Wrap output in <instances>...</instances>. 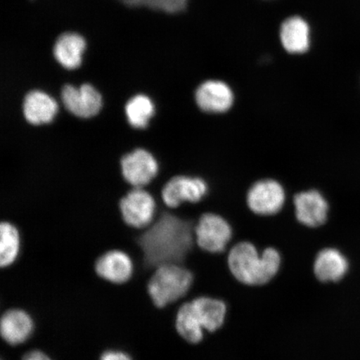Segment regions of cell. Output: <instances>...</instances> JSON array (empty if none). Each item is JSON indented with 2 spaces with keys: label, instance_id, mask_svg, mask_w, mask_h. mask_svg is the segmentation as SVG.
Listing matches in <instances>:
<instances>
[{
  "label": "cell",
  "instance_id": "1",
  "mask_svg": "<svg viewBox=\"0 0 360 360\" xmlns=\"http://www.w3.org/2000/svg\"><path fill=\"white\" fill-rule=\"evenodd\" d=\"M197 221L174 210L162 211L136 240L146 266L156 269L163 264H186L197 247Z\"/></svg>",
  "mask_w": 360,
  "mask_h": 360
},
{
  "label": "cell",
  "instance_id": "2",
  "mask_svg": "<svg viewBox=\"0 0 360 360\" xmlns=\"http://www.w3.org/2000/svg\"><path fill=\"white\" fill-rule=\"evenodd\" d=\"M229 271L243 285H266L280 273L283 258L276 248L269 246L259 251L250 241H240L231 247L227 253Z\"/></svg>",
  "mask_w": 360,
  "mask_h": 360
},
{
  "label": "cell",
  "instance_id": "3",
  "mask_svg": "<svg viewBox=\"0 0 360 360\" xmlns=\"http://www.w3.org/2000/svg\"><path fill=\"white\" fill-rule=\"evenodd\" d=\"M195 276L184 264H168L155 269L148 292L158 308H164L183 298L190 290Z\"/></svg>",
  "mask_w": 360,
  "mask_h": 360
},
{
  "label": "cell",
  "instance_id": "4",
  "mask_svg": "<svg viewBox=\"0 0 360 360\" xmlns=\"http://www.w3.org/2000/svg\"><path fill=\"white\" fill-rule=\"evenodd\" d=\"M196 245L213 255L228 253L232 246L233 229L226 219L217 213L202 214L195 224Z\"/></svg>",
  "mask_w": 360,
  "mask_h": 360
},
{
  "label": "cell",
  "instance_id": "5",
  "mask_svg": "<svg viewBox=\"0 0 360 360\" xmlns=\"http://www.w3.org/2000/svg\"><path fill=\"white\" fill-rule=\"evenodd\" d=\"M209 193L205 179L187 174L169 178L161 188V200L169 210H176L184 204H199Z\"/></svg>",
  "mask_w": 360,
  "mask_h": 360
},
{
  "label": "cell",
  "instance_id": "6",
  "mask_svg": "<svg viewBox=\"0 0 360 360\" xmlns=\"http://www.w3.org/2000/svg\"><path fill=\"white\" fill-rule=\"evenodd\" d=\"M287 193L283 184L274 179H262L252 184L246 196L252 213L262 217L280 214L285 207Z\"/></svg>",
  "mask_w": 360,
  "mask_h": 360
},
{
  "label": "cell",
  "instance_id": "7",
  "mask_svg": "<svg viewBox=\"0 0 360 360\" xmlns=\"http://www.w3.org/2000/svg\"><path fill=\"white\" fill-rule=\"evenodd\" d=\"M60 98L65 110L79 119H91L100 114L103 103L100 90L91 84L79 86L66 84L60 89Z\"/></svg>",
  "mask_w": 360,
  "mask_h": 360
},
{
  "label": "cell",
  "instance_id": "8",
  "mask_svg": "<svg viewBox=\"0 0 360 360\" xmlns=\"http://www.w3.org/2000/svg\"><path fill=\"white\" fill-rule=\"evenodd\" d=\"M193 92L198 109L206 115L227 114L235 106L236 92L224 81L206 80L198 85Z\"/></svg>",
  "mask_w": 360,
  "mask_h": 360
},
{
  "label": "cell",
  "instance_id": "9",
  "mask_svg": "<svg viewBox=\"0 0 360 360\" xmlns=\"http://www.w3.org/2000/svg\"><path fill=\"white\" fill-rule=\"evenodd\" d=\"M121 174L125 181L134 188H143L159 173L160 165L150 151L137 148L120 160Z\"/></svg>",
  "mask_w": 360,
  "mask_h": 360
},
{
  "label": "cell",
  "instance_id": "10",
  "mask_svg": "<svg viewBox=\"0 0 360 360\" xmlns=\"http://www.w3.org/2000/svg\"><path fill=\"white\" fill-rule=\"evenodd\" d=\"M297 221L309 229L323 226L328 219L330 205L323 193L315 188L295 193L292 199Z\"/></svg>",
  "mask_w": 360,
  "mask_h": 360
},
{
  "label": "cell",
  "instance_id": "11",
  "mask_svg": "<svg viewBox=\"0 0 360 360\" xmlns=\"http://www.w3.org/2000/svg\"><path fill=\"white\" fill-rule=\"evenodd\" d=\"M119 208L124 222L130 227L148 226L155 217L156 202L150 193L134 188L120 200Z\"/></svg>",
  "mask_w": 360,
  "mask_h": 360
},
{
  "label": "cell",
  "instance_id": "12",
  "mask_svg": "<svg viewBox=\"0 0 360 360\" xmlns=\"http://www.w3.org/2000/svg\"><path fill=\"white\" fill-rule=\"evenodd\" d=\"M22 112L27 122L34 126L53 122L58 112L55 98L40 89H31L25 94L22 102Z\"/></svg>",
  "mask_w": 360,
  "mask_h": 360
},
{
  "label": "cell",
  "instance_id": "13",
  "mask_svg": "<svg viewBox=\"0 0 360 360\" xmlns=\"http://www.w3.org/2000/svg\"><path fill=\"white\" fill-rule=\"evenodd\" d=\"M349 260L338 248L328 246L319 250L314 260L313 274L319 281L335 283L347 274Z\"/></svg>",
  "mask_w": 360,
  "mask_h": 360
},
{
  "label": "cell",
  "instance_id": "14",
  "mask_svg": "<svg viewBox=\"0 0 360 360\" xmlns=\"http://www.w3.org/2000/svg\"><path fill=\"white\" fill-rule=\"evenodd\" d=\"M87 41L76 32L62 33L53 46L52 55L57 64L66 70H78L83 64Z\"/></svg>",
  "mask_w": 360,
  "mask_h": 360
},
{
  "label": "cell",
  "instance_id": "15",
  "mask_svg": "<svg viewBox=\"0 0 360 360\" xmlns=\"http://www.w3.org/2000/svg\"><path fill=\"white\" fill-rule=\"evenodd\" d=\"M98 276L112 283H124L133 276L134 265L129 256L121 250H110L102 255L94 265Z\"/></svg>",
  "mask_w": 360,
  "mask_h": 360
},
{
  "label": "cell",
  "instance_id": "16",
  "mask_svg": "<svg viewBox=\"0 0 360 360\" xmlns=\"http://www.w3.org/2000/svg\"><path fill=\"white\" fill-rule=\"evenodd\" d=\"M34 322L30 315L19 309L8 310L3 314L0 332L4 341L11 345L25 343L32 335Z\"/></svg>",
  "mask_w": 360,
  "mask_h": 360
},
{
  "label": "cell",
  "instance_id": "17",
  "mask_svg": "<svg viewBox=\"0 0 360 360\" xmlns=\"http://www.w3.org/2000/svg\"><path fill=\"white\" fill-rule=\"evenodd\" d=\"M281 40L283 49L290 53H303L310 44V30L308 22L302 18H289L283 22Z\"/></svg>",
  "mask_w": 360,
  "mask_h": 360
},
{
  "label": "cell",
  "instance_id": "18",
  "mask_svg": "<svg viewBox=\"0 0 360 360\" xmlns=\"http://www.w3.org/2000/svg\"><path fill=\"white\" fill-rule=\"evenodd\" d=\"M191 303L204 330L214 332L224 325L227 307L223 301L200 297Z\"/></svg>",
  "mask_w": 360,
  "mask_h": 360
},
{
  "label": "cell",
  "instance_id": "19",
  "mask_svg": "<svg viewBox=\"0 0 360 360\" xmlns=\"http://www.w3.org/2000/svg\"><path fill=\"white\" fill-rule=\"evenodd\" d=\"M126 120L132 128L146 129L153 117L155 115L154 101L147 94H136L126 101L124 107Z\"/></svg>",
  "mask_w": 360,
  "mask_h": 360
},
{
  "label": "cell",
  "instance_id": "20",
  "mask_svg": "<svg viewBox=\"0 0 360 360\" xmlns=\"http://www.w3.org/2000/svg\"><path fill=\"white\" fill-rule=\"evenodd\" d=\"M176 330L188 343L198 344L202 340L204 328L192 303L184 304L179 308L176 316Z\"/></svg>",
  "mask_w": 360,
  "mask_h": 360
},
{
  "label": "cell",
  "instance_id": "21",
  "mask_svg": "<svg viewBox=\"0 0 360 360\" xmlns=\"http://www.w3.org/2000/svg\"><path fill=\"white\" fill-rule=\"evenodd\" d=\"M20 251V235L15 225L0 224V266L6 268L15 262Z\"/></svg>",
  "mask_w": 360,
  "mask_h": 360
},
{
  "label": "cell",
  "instance_id": "22",
  "mask_svg": "<svg viewBox=\"0 0 360 360\" xmlns=\"http://www.w3.org/2000/svg\"><path fill=\"white\" fill-rule=\"evenodd\" d=\"M127 8H146L148 10L166 13L181 12L187 6L188 0H118Z\"/></svg>",
  "mask_w": 360,
  "mask_h": 360
},
{
  "label": "cell",
  "instance_id": "23",
  "mask_svg": "<svg viewBox=\"0 0 360 360\" xmlns=\"http://www.w3.org/2000/svg\"><path fill=\"white\" fill-rule=\"evenodd\" d=\"M100 360H132L129 355L121 351L109 350L101 355Z\"/></svg>",
  "mask_w": 360,
  "mask_h": 360
},
{
  "label": "cell",
  "instance_id": "24",
  "mask_svg": "<svg viewBox=\"0 0 360 360\" xmlns=\"http://www.w3.org/2000/svg\"><path fill=\"white\" fill-rule=\"evenodd\" d=\"M22 360H52L47 354L39 350H33L27 353Z\"/></svg>",
  "mask_w": 360,
  "mask_h": 360
}]
</instances>
